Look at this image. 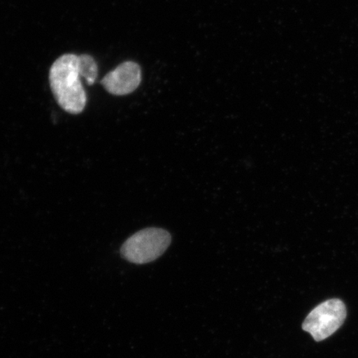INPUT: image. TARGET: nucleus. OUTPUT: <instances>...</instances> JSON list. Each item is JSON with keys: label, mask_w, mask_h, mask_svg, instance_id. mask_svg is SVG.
Segmentation results:
<instances>
[{"label": "nucleus", "mask_w": 358, "mask_h": 358, "mask_svg": "<svg viewBox=\"0 0 358 358\" xmlns=\"http://www.w3.org/2000/svg\"><path fill=\"white\" fill-rule=\"evenodd\" d=\"M171 241L169 231L157 227L146 228L125 241L120 253L129 262L142 265L162 256Z\"/></svg>", "instance_id": "obj_2"}, {"label": "nucleus", "mask_w": 358, "mask_h": 358, "mask_svg": "<svg viewBox=\"0 0 358 358\" xmlns=\"http://www.w3.org/2000/svg\"><path fill=\"white\" fill-rule=\"evenodd\" d=\"M141 83V66L131 61L123 62L101 80L106 91L114 96L129 95L136 91Z\"/></svg>", "instance_id": "obj_4"}, {"label": "nucleus", "mask_w": 358, "mask_h": 358, "mask_svg": "<svg viewBox=\"0 0 358 358\" xmlns=\"http://www.w3.org/2000/svg\"><path fill=\"white\" fill-rule=\"evenodd\" d=\"M346 317L345 303L339 299H329L308 313L302 329L311 334L316 342H321L337 332Z\"/></svg>", "instance_id": "obj_3"}, {"label": "nucleus", "mask_w": 358, "mask_h": 358, "mask_svg": "<svg viewBox=\"0 0 358 358\" xmlns=\"http://www.w3.org/2000/svg\"><path fill=\"white\" fill-rule=\"evenodd\" d=\"M49 83L58 105L70 114L82 113L87 104L86 92L80 83L79 56L62 55L49 71Z\"/></svg>", "instance_id": "obj_1"}, {"label": "nucleus", "mask_w": 358, "mask_h": 358, "mask_svg": "<svg viewBox=\"0 0 358 358\" xmlns=\"http://www.w3.org/2000/svg\"><path fill=\"white\" fill-rule=\"evenodd\" d=\"M80 77L86 80L89 86L96 83L98 76V66L92 56L83 55L79 56Z\"/></svg>", "instance_id": "obj_5"}]
</instances>
